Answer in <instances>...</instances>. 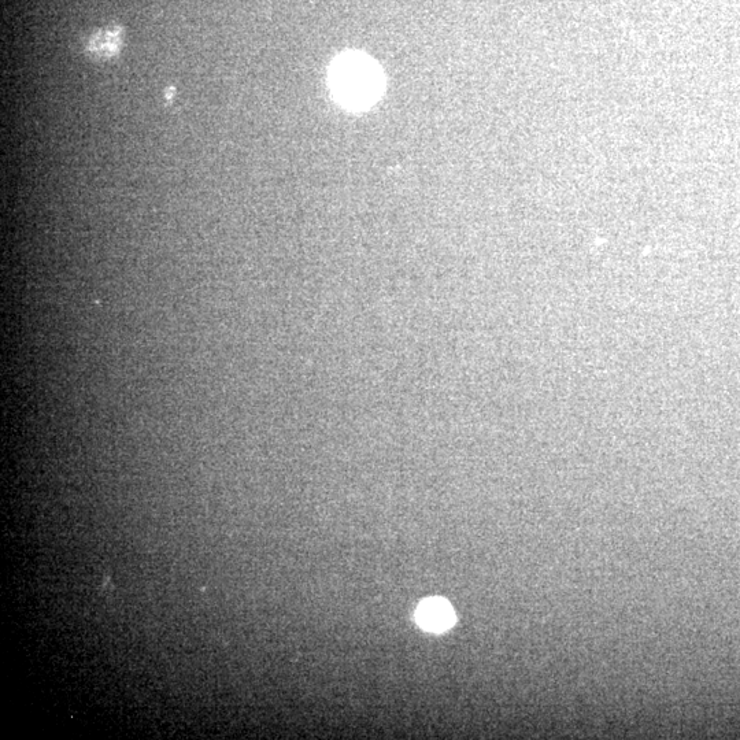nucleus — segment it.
Returning <instances> with one entry per match:
<instances>
[{
	"mask_svg": "<svg viewBox=\"0 0 740 740\" xmlns=\"http://www.w3.org/2000/svg\"><path fill=\"white\" fill-rule=\"evenodd\" d=\"M332 85L336 94L350 105H366L377 95L379 74L366 59L346 58L332 70Z\"/></svg>",
	"mask_w": 740,
	"mask_h": 740,
	"instance_id": "obj_1",
	"label": "nucleus"
},
{
	"mask_svg": "<svg viewBox=\"0 0 740 740\" xmlns=\"http://www.w3.org/2000/svg\"><path fill=\"white\" fill-rule=\"evenodd\" d=\"M416 620L425 631L443 632L454 624V610L444 599H425L416 610Z\"/></svg>",
	"mask_w": 740,
	"mask_h": 740,
	"instance_id": "obj_2",
	"label": "nucleus"
},
{
	"mask_svg": "<svg viewBox=\"0 0 740 740\" xmlns=\"http://www.w3.org/2000/svg\"><path fill=\"white\" fill-rule=\"evenodd\" d=\"M120 43V29H111V31L102 32L92 37L90 44H88V50L91 53L107 57V55L116 54Z\"/></svg>",
	"mask_w": 740,
	"mask_h": 740,
	"instance_id": "obj_3",
	"label": "nucleus"
}]
</instances>
